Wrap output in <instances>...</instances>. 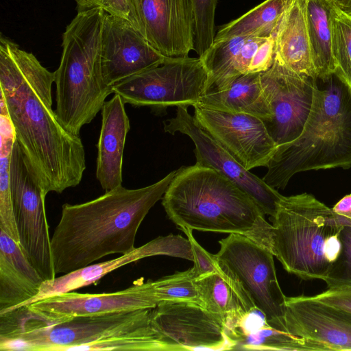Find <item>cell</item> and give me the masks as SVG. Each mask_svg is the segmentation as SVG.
<instances>
[{
	"instance_id": "obj_37",
	"label": "cell",
	"mask_w": 351,
	"mask_h": 351,
	"mask_svg": "<svg viewBox=\"0 0 351 351\" xmlns=\"http://www.w3.org/2000/svg\"><path fill=\"white\" fill-rule=\"evenodd\" d=\"M335 6L351 16V0H328Z\"/></svg>"
},
{
	"instance_id": "obj_20",
	"label": "cell",
	"mask_w": 351,
	"mask_h": 351,
	"mask_svg": "<svg viewBox=\"0 0 351 351\" xmlns=\"http://www.w3.org/2000/svg\"><path fill=\"white\" fill-rule=\"evenodd\" d=\"M307 0H287L275 38V58L293 71L317 79L306 21Z\"/></svg>"
},
{
	"instance_id": "obj_33",
	"label": "cell",
	"mask_w": 351,
	"mask_h": 351,
	"mask_svg": "<svg viewBox=\"0 0 351 351\" xmlns=\"http://www.w3.org/2000/svg\"><path fill=\"white\" fill-rule=\"evenodd\" d=\"M95 6H99L106 13L128 21L140 32L132 0H95Z\"/></svg>"
},
{
	"instance_id": "obj_16",
	"label": "cell",
	"mask_w": 351,
	"mask_h": 351,
	"mask_svg": "<svg viewBox=\"0 0 351 351\" xmlns=\"http://www.w3.org/2000/svg\"><path fill=\"white\" fill-rule=\"evenodd\" d=\"M169 58L158 51L128 21L105 12L101 67L108 86L112 87Z\"/></svg>"
},
{
	"instance_id": "obj_38",
	"label": "cell",
	"mask_w": 351,
	"mask_h": 351,
	"mask_svg": "<svg viewBox=\"0 0 351 351\" xmlns=\"http://www.w3.org/2000/svg\"><path fill=\"white\" fill-rule=\"evenodd\" d=\"M77 4L78 10H85L95 6V0H75Z\"/></svg>"
},
{
	"instance_id": "obj_8",
	"label": "cell",
	"mask_w": 351,
	"mask_h": 351,
	"mask_svg": "<svg viewBox=\"0 0 351 351\" xmlns=\"http://www.w3.org/2000/svg\"><path fill=\"white\" fill-rule=\"evenodd\" d=\"M208 72L202 58H169L112 88L125 104L162 110L198 104L208 90Z\"/></svg>"
},
{
	"instance_id": "obj_32",
	"label": "cell",
	"mask_w": 351,
	"mask_h": 351,
	"mask_svg": "<svg viewBox=\"0 0 351 351\" xmlns=\"http://www.w3.org/2000/svg\"><path fill=\"white\" fill-rule=\"evenodd\" d=\"M187 236L191 245L194 265L192 267L195 276L198 278L219 270L214 254L208 252L196 241L193 235V230L180 228Z\"/></svg>"
},
{
	"instance_id": "obj_19",
	"label": "cell",
	"mask_w": 351,
	"mask_h": 351,
	"mask_svg": "<svg viewBox=\"0 0 351 351\" xmlns=\"http://www.w3.org/2000/svg\"><path fill=\"white\" fill-rule=\"evenodd\" d=\"M43 281L19 243L0 230V314L25 305Z\"/></svg>"
},
{
	"instance_id": "obj_27",
	"label": "cell",
	"mask_w": 351,
	"mask_h": 351,
	"mask_svg": "<svg viewBox=\"0 0 351 351\" xmlns=\"http://www.w3.org/2000/svg\"><path fill=\"white\" fill-rule=\"evenodd\" d=\"M0 117V230L19 243L10 187V164L15 136L9 117L4 114Z\"/></svg>"
},
{
	"instance_id": "obj_35",
	"label": "cell",
	"mask_w": 351,
	"mask_h": 351,
	"mask_svg": "<svg viewBox=\"0 0 351 351\" xmlns=\"http://www.w3.org/2000/svg\"><path fill=\"white\" fill-rule=\"evenodd\" d=\"M312 298L351 313V287L328 288Z\"/></svg>"
},
{
	"instance_id": "obj_15",
	"label": "cell",
	"mask_w": 351,
	"mask_h": 351,
	"mask_svg": "<svg viewBox=\"0 0 351 351\" xmlns=\"http://www.w3.org/2000/svg\"><path fill=\"white\" fill-rule=\"evenodd\" d=\"M140 32L161 54L188 57L193 50L195 16L191 0H132Z\"/></svg>"
},
{
	"instance_id": "obj_25",
	"label": "cell",
	"mask_w": 351,
	"mask_h": 351,
	"mask_svg": "<svg viewBox=\"0 0 351 351\" xmlns=\"http://www.w3.org/2000/svg\"><path fill=\"white\" fill-rule=\"evenodd\" d=\"M287 0H265L237 19L221 27L214 40L237 36L270 38L276 36Z\"/></svg>"
},
{
	"instance_id": "obj_30",
	"label": "cell",
	"mask_w": 351,
	"mask_h": 351,
	"mask_svg": "<svg viewBox=\"0 0 351 351\" xmlns=\"http://www.w3.org/2000/svg\"><path fill=\"white\" fill-rule=\"evenodd\" d=\"M195 16L193 50L202 58L214 42L217 0H191Z\"/></svg>"
},
{
	"instance_id": "obj_3",
	"label": "cell",
	"mask_w": 351,
	"mask_h": 351,
	"mask_svg": "<svg viewBox=\"0 0 351 351\" xmlns=\"http://www.w3.org/2000/svg\"><path fill=\"white\" fill-rule=\"evenodd\" d=\"M162 205L180 228L240 234L270 250L271 224L263 212L236 184L211 167L195 164L178 169Z\"/></svg>"
},
{
	"instance_id": "obj_26",
	"label": "cell",
	"mask_w": 351,
	"mask_h": 351,
	"mask_svg": "<svg viewBox=\"0 0 351 351\" xmlns=\"http://www.w3.org/2000/svg\"><path fill=\"white\" fill-rule=\"evenodd\" d=\"M229 342L230 350H328L320 343L279 330L267 322L250 332L230 337Z\"/></svg>"
},
{
	"instance_id": "obj_13",
	"label": "cell",
	"mask_w": 351,
	"mask_h": 351,
	"mask_svg": "<svg viewBox=\"0 0 351 351\" xmlns=\"http://www.w3.org/2000/svg\"><path fill=\"white\" fill-rule=\"evenodd\" d=\"M158 300L153 281H136L121 291L108 293L69 291L23 306L29 318L44 324L59 323L73 317L154 308Z\"/></svg>"
},
{
	"instance_id": "obj_7",
	"label": "cell",
	"mask_w": 351,
	"mask_h": 351,
	"mask_svg": "<svg viewBox=\"0 0 351 351\" xmlns=\"http://www.w3.org/2000/svg\"><path fill=\"white\" fill-rule=\"evenodd\" d=\"M219 243L214 255L219 268L239 285L270 326L286 332L287 296L278 281L272 252L240 234H230Z\"/></svg>"
},
{
	"instance_id": "obj_12",
	"label": "cell",
	"mask_w": 351,
	"mask_h": 351,
	"mask_svg": "<svg viewBox=\"0 0 351 351\" xmlns=\"http://www.w3.org/2000/svg\"><path fill=\"white\" fill-rule=\"evenodd\" d=\"M164 130L188 136L195 145L196 163L211 167L236 184L258 205L265 215H274L282 197L278 190L245 169L196 121L188 107H178L176 116L164 121Z\"/></svg>"
},
{
	"instance_id": "obj_22",
	"label": "cell",
	"mask_w": 351,
	"mask_h": 351,
	"mask_svg": "<svg viewBox=\"0 0 351 351\" xmlns=\"http://www.w3.org/2000/svg\"><path fill=\"white\" fill-rule=\"evenodd\" d=\"M197 104L219 111L250 114L263 121L271 117L261 86V73L242 74L223 88L208 91Z\"/></svg>"
},
{
	"instance_id": "obj_9",
	"label": "cell",
	"mask_w": 351,
	"mask_h": 351,
	"mask_svg": "<svg viewBox=\"0 0 351 351\" xmlns=\"http://www.w3.org/2000/svg\"><path fill=\"white\" fill-rule=\"evenodd\" d=\"M10 187L19 245L44 280L56 276L45 213L47 195L38 184L15 140L10 158Z\"/></svg>"
},
{
	"instance_id": "obj_36",
	"label": "cell",
	"mask_w": 351,
	"mask_h": 351,
	"mask_svg": "<svg viewBox=\"0 0 351 351\" xmlns=\"http://www.w3.org/2000/svg\"><path fill=\"white\" fill-rule=\"evenodd\" d=\"M332 209L341 224H351V193L343 197Z\"/></svg>"
},
{
	"instance_id": "obj_29",
	"label": "cell",
	"mask_w": 351,
	"mask_h": 351,
	"mask_svg": "<svg viewBox=\"0 0 351 351\" xmlns=\"http://www.w3.org/2000/svg\"><path fill=\"white\" fill-rule=\"evenodd\" d=\"M193 268L153 281L156 296L160 302H191L202 305Z\"/></svg>"
},
{
	"instance_id": "obj_4",
	"label": "cell",
	"mask_w": 351,
	"mask_h": 351,
	"mask_svg": "<svg viewBox=\"0 0 351 351\" xmlns=\"http://www.w3.org/2000/svg\"><path fill=\"white\" fill-rule=\"evenodd\" d=\"M351 167V86L332 75L317 79L310 113L300 135L277 147L262 178L284 189L296 173Z\"/></svg>"
},
{
	"instance_id": "obj_17",
	"label": "cell",
	"mask_w": 351,
	"mask_h": 351,
	"mask_svg": "<svg viewBox=\"0 0 351 351\" xmlns=\"http://www.w3.org/2000/svg\"><path fill=\"white\" fill-rule=\"evenodd\" d=\"M285 331L328 350H351V313L312 298L286 297Z\"/></svg>"
},
{
	"instance_id": "obj_18",
	"label": "cell",
	"mask_w": 351,
	"mask_h": 351,
	"mask_svg": "<svg viewBox=\"0 0 351 351\" xmlns=\"http://www.w3.org/2000/svg\"><path fill=\"white\" fill-rule=\"evenodd\" d=\"M125 103L114 94L101 109V127L97 144L96 178L106 191L122 185L125 143L130 130Z\"/></svg>"
},
{
	"instance_id": "obj_21",
	"label": "cell",
	"mask_w": 351,
	"mask_h": 351,
	"mask_svg": "<svg viewBox=\"0 0 351 351\" xmlns=\"http://www.w3.org/2000/svg\"><path fill=\"white\" fill-rule=\"evenodd\" d=\"M202 306L219 317L226 333L255 308L239 285L219 270L195 279Z\"/></svg>"
},
{
	"instance_id": "obj_5",
	"label": "cell",
	"mask_w": 351,
	"mask_h": 351,
	"mask_svg": "<svg viewBox=\"0 0 351 351\" xmlns=\"http://www.w3.org/2000/svg\"><path fill=\"white\" fill-rule=\"evenodd\" d=\"M105 11L99 6L78 10L62 35V53L55 73L56 108L62 125L80 136L113 93L104 79L101 39Z\"/></svg>"
},
{
	"instance_id": "obj_31",
	"label": "cell",
	"mask_w": 351,
	"mask_h": 351,
	"mask_svg": "<svg viewBox=\"0 0 351 351\" xmlns=\"http://www.w3.org/2000/svg\"><path fill=\"white\" fill-rule=\"evenodd\" d=\"M341 225L342 249L325 280L328 288L351 287V224Z\"/></svg>"
},
{
	"instance_id": "obj_14",
	"label": "cell",
	"mask_w": 351,
	"mask_h": 351,
	"mask_svg": "<svg viewBox=\"0 0 351 351\" xmlns=\"http://www.w3.org/2000/svg\"><path fill=\"white\" fill-rule=\"evenodd\" d=\"M197 123L245 169L266 167L277 145L262 119L243 113L219 111L195 104Z\"/></svg>"
},
{
	"instance_id": "obj_28",
	"label": "cell",
	"mask_w": 351,
	"mask_h": 351,
	"mask_svg": "<svg viewBox=\"0 0 351 351\" xmlns=\"http://www.w3.org/2000/svg\"><path fill=\"white\" fill-rule=\"evenodd\" d=\"M330 19L335 74L351 86V16L332 4Z\"/></svg>"
},
{
	"instance_id": "obj_11",
	"label": "cell",
	"mask_w": 351,
	"mask_h": 351,
	"mask_svg": "<svg viewBox=\"0 0 351 351\" xmlns=\"http://www.w3.org/2000/svg\"><path fill=\"white\" fill-rule=\"evenodd\" d=\"M151 324L164 350H230L221 319L191 302H160Z\"/></svg>"
},
{
	"instance_id": "obj_10",
	"label": "cell",
	"mask_w": 351,
	"mask_h": 351,
	"mask_svg": "<svg viewBox=\"0 0 351 351\" xmlns=\"http://www.w3.org/2000/svg\"><path fill=\"white\" fill-rule=\"evenodd\" d=\"M263 92L271 117L263 121L277 146L298 138L310 113L317 79L293 71L274 56L261 73Z\"/></svg>"
},
{
	"instance_id": "obj_2",
	"label": "cell",
	"mask_w": 351,
	"mask_h": 351,
	"mask_svg": "<svg viewBox=\"0 0 351 351\" xmlns=\"http://www.w3.org/2000/svg\"><path fill=\"white\" fill-rule=\"evenodd\" d=\"M176 172L143 188L128 189L121 185L84 203L64 204L51 237L56 274H67L108 255H123L134 250L140 225L162 198Z\"/></svg>"
},
{
	"instance_id": "obj_23",
	"label": "cell",
	"mask_w": 351,
	"mask_h": 351,
	"mask_svg": "<svg viewBox=\"0 0 351 351\" xmlns=\"http://www.w3.org/2000/svg\"><path fill=\"white\" fill-rule=\"evenodd\" d=\"M160 254H162L161 244L158 238L141 247H136L119 258L99 263H93L56 277L53 280H44L38 293L23 306L88 286L98 281L108 273L125 265L147 256Z\"/></svg>"
},
{
	"instance_id": "obj_34",
	"label": "cell",
	"mask_w": 351,
	"mask_h": 351,
	"mask_svg": "<svg viewBox=\"0 0 351 351\" xmlns=\"http://www.w3.org/2000/svg\"><path fill=\"white\" fill-rule=\"evenodd\" d=\"M275 56V37L265 39L256 50L249 67V73H261L272 65Z\"/></svg>"
},
{
	"instance_id": "obj_24",
	"label": "cell",
	"mask_w": 351,
	"mask_h": 351,
	"mask_svg": "<svg viewBox=\"0 0 351 351\" xmlns=\"http://www.w3.org/2000/svg\"><path fill=\"white\" fill-rule=\"evenodd\" d=\"M328 0L306 1V21L313 63L317 79L324 81L335 74L332 51L330 10Z\"/></svg>"
},
{
	"instance_id": "obj_1",
	"label": "cell",
	"mask_w": 351,
	"mask_h": 351,
	"mask_svg": "<svg viewBox=\"0 0 351 351\" xmlns=\"http://www.w3.org/2000/svg\"><path fill=\"white\" fill-rule=\"evenodd\" d=\"M55 73L10 39L0 37L1 108L45 193L77 186L86 169L80 136L69 132L52 109Z\"/></svg>"
},
{
	"instance_id": "obj_6",
	"label": "cell",
	"mask_w": 351,
	"mask_h": 351,
	"mask_svg": "<svg viewBox=\"0 0 351 351\" xmlns=\"http://www.w3.org/2000/svg\"><path fill=\"white\" fill-rule=\"evenodd\" d=\"M270 250L284 269L303 280L327 278L328 240L343 225L332 208L307 193L283 196L270 217Z\"/></svg>"
}]
</instances>
